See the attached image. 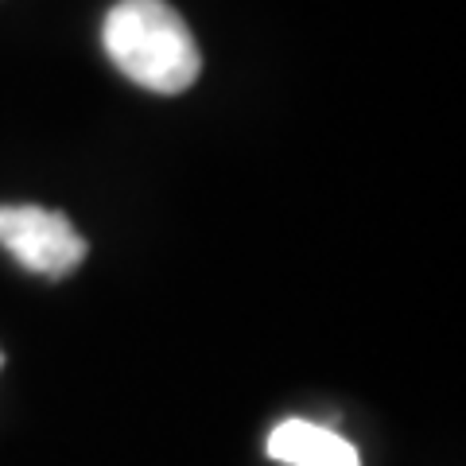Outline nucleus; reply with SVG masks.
I'll return each mask as SVG.
<instances>
[{"label":"nucleus","instance_id":"1","mask_svg":"<svg viewBox=\"0 0 466 466\" xmlns=\"http://www.w3.org/2000/svg\"><path fill=\"white\" fill-rule=\"evenodd\" d=\"M101 47L128 82L164 97L191 90L202 70L191 27L167 0H116L101 20Z\"/></svg>","mask_w":466,"mask_h":466},{"label":"nucleus","instance_id":"4","mask_svg":"<svg viewBox=\"0 0 466 466\" xmlns=\"http://www.w3.org/2000/svg\"><path fill=\"white\" fill-rule=\"evenodd\" d=\"M0 366H5V354H0Z\"/></svg>","mask_w":466,"mask_h":466},{"label":"nucleus","instance_id":"2","mask_svg":"<svg viewBox=\"0 0 466 466\" xmlns=\"http://www.w3.org/2000/svg\"><path fill=\"white\" fill-rule=\"evenodd\" d=\"M0 249L43 280H66L86 260L90 245L63 210L20 202L0 207Z\"/></svg>","mask_w":466,"mask_h":466},{"label":"nucleus","instance_id":"3","mask_svg":"<svg viewBox=\"0 0 466 466\" xmlns=\"http://www.w3.org/2000/svg\"><path fill=\"white\" fill-rule=\"evenodd\" d=\"M265 451L280 466H361L358 447L346 435H339L327 424H315V420H303V416L280 420L268 431Z\"/></svg>","mask_w":466,"mask_h":466}]
</instances>
